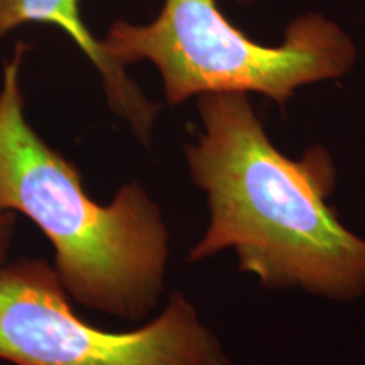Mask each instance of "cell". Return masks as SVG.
Returning <instances> with one entry per match:
<instances>
[{"label": "cell", "mask_w": 365, "mask_h": 365, "mask_svg": "<svg viewBox=\"0 0 365 365\" xmlns=\"http://www.w3.org/2000/svg\"><path fill=\"white\" fill-rule=\"evenodd\" d=\"M17 213L0 208V267L9 262L14 234H16Z\"/></svg>", "instance_id": "6"}, {"label": "cell", "mask_w": 365, "mask_h": 365, "mask_svg": "<svg viewBox=\"0 0 365 365\" xmlns=\"http://www.w3.org/2000/svg\"><path fill=\"white\" fill-rule=\"evenodd\" d=\"M198 112L203 132L185 154L191 180L207 193L210 223L190 261L234 249L240 271L261 287H299L341 301L364 294L365 240L328 207L336 186L328 150L286 158L247 93L200 95Z\"/></svg>", "instance_id": "1"}, {"label": "cell", "mask_w": 365, "mask_h": 365, "mask_svg": "<svg viewBox=\"0 0 365 365\" xmlns=\"http://www.w3.org/2000/svg\"><path fill=\"white\" fill-rule=\"evenodd\" d=\"M102 46L120 66L153 63L170 105L249 91L284 105L299 86L345 75L355 59L349 36L318 14L291 22L282 44L262 46L230 24L217 0H166L148 26L113 22Z\"/></svg>", "instance_id": "3"}, {"label": "cell", "mask_w": 365, "mask_h": 365, "mask_svg": "<svg viewBox=\"0 0 365 365\" xmlns=\"http://www.w3.org/2000/svg\"><path fill=\"white\" fill-rule=\"evenodd\" d=\"M80 2L81 0H0V38L26 22H46L65 31L102 75L105 95L112 110L129 122L143 143H149L159 107L144 97L143 91L125 75L124 66L107 56L102 41L90 34L81 19Z\"/></svg>", "instance_id": "5"}, {"label": "cell", "mask_w": 365, "mask_h": 365, "mask_svg": "<svg viewBox=\"0 0 365 365\" xmlns=\"http://www.w3.org/2000/svg\"><path fill=\"white\" fill-rule=\"evenodd\" d=\"M19 43L0 86V208L33 220L54 249V271L81 307L143 319L158 307L170 257L161 208L137 181L108 205L90 198L78 168L31 127Z\"/></svg>", "instance_id": "2"}, {"label": "cell", "mask_w": 365, "mask_h": 365, "mask_svg": "<svg viewBox=\"0 0 365 365\" xmlns=\"http://www.w3.org/2000/svg\"><path fill=\"white\" fill-rule=\"evenodd\" d=\"M44 259L0 267V359L14 365H230L181 293L132 331H107L73 312Z\"/></svg>", "instance_id": "4"}]
</instances>
